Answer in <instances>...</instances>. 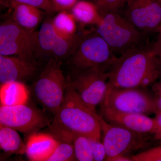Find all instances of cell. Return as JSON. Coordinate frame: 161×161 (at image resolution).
<instances>
[{
  "label": "cell",
  "instance_id": "obj_1",
  "mask_svg": "<svg viewBox=\"0 0 161 161\" xmlns=\"http://www.w3.org/2000/svg\"><path fill=\"white\" fill-rule=\"evenodd\" d=\"M108 74L105 95L119 89L152 85L161 77L160 59L154 43L144 44L120 55Z\"/></svg>",
  "mask_w": 161,
  "mask_h": 161
},
{
  "label": "cell",
  "instance_id": "obj_2",
  "mask_svg": "<svg viewBox=\"0 0 161 161\" xmlns=\"http://www.w3.org/2000/svg\"><path fill=\"white\" fill-rule=\"evenodd\" d=\"M48 127L60 141L72 143L75 135H83L101 140L100 116L80 99L67 80L66 92L61 107Z\"/></svg>",
  "mask_w": 161,
  "mask_h": 161
},
{
  "label": "cell",
  "instance_id": "obj_3",
  "mask_svg": "<svg viewBox=\"0 0 161 161\" xmlns=\"http://www.w3.org/2000/svg\"><path fill=\"white\" fill-rule=\"evenodd\" d=\"M61 66L60 60L51 59L31 88L38 103L54 115L63 103L66 92L67 80Z\"/></svg>",
  "mask_w": 161,
  "mask_h": 161
},
{
  "label": "cell",
  "instance_id": "obj_4",
  "mask_svg": "<svg viewBox=\"0 0 161 161\" xmlns=\"http://www.w3.org/2000/svg\"><path fill=\"white\" fill-rule=\"evenodd\" d=\"M96 31L108 43L114 53L122 54L144 45L146 35L136 28L118 11L102 15Z\"/></svg>",
  "mask_w": 161,
  "mask_h": 161
},
{
  "label": "cell",
  "instance_id": "obj_5",
  "mask_svg": "<svg viewBox=\"0 0 161 161\" xmlns=\"http://www.w3.org/2000/svg\"><path fill=\"white\" fill-rule=\"evenodd\" d=\"M71 63L74 71H81L95 67L110 68L117 57L96 31L81 37L74 52Z\"/></svg>",
  "mask_w": 161,
  "mask_h": 161
},
{
  "label": "cell",
  "instance_id": "obj_6",
  "mask_svg": "<svg viewBox=\"0 0 161 161\" xmlns=\"http://www.w3.org/2000/svg\"><path fill=\"white\" fill-rule=\"evenodd\" d=\"M109 69L106 67H95L74 72L72 77L67 80L84 103L95 112L104 98Z\"/></svg>",
  "mask_w": 161,
  "mask_h": 161
},
{
  "label": "cell",
  "instance_id": "obj_7",
  "mask_svg": "<svg viewBox=\"0 0 161 161\" xmlns=\"http://www.w3.org/2000/svg\"><path fill=\"white\" fill-rule=\"evenodd\" d=\"M38 49V31L25 29L12 19L1 23L0 55L34 58Z\"/></svg>",
  "mask_w": 161,
  "mask_h": 161
},
{
  "label": "cell",
  "instance_id": "obj_8",
  "mask_svg": "<svg viewBox=\"0 0 161 161\" xmlns=\"http://www.w3.org/2000/svg\"><path fill=\"white\" fill-rule=\"evenodd\" d=\"M130 88L114 90L105 95L101 106L123 113L147 115L158 110L154 97L142 89Z\"/></svg>",
  "mask_w": 161,
  "mask_h": 161
},
{
  "label": "cell",
  "instance_id": "obj_9",
  "mask_svg": "<svg viewBox=\"0 0 161 161\" xmlns=\"http://www.w3.org/2000/svg\"><path fill=\"white\" fill-rule=\"evenodd\" d=\"M100 123L103 133V143L105 147L107 161L126 156L130 152L143 146L145 139L142 133L110 124L100 116Z\"/></svg>",
  "mask_w": 161,
  "mask_h": 161
},
{
  "label": "cell",
  "instance_id": "obj_10",
  "mask_svg": "<svg viewBox=\"0 0 161 161\" xmlns=\"http://www.w3.org/2000/svg\"><path fill=\"white\" fill-rule=\"evenodd\" d=\"M49 118L41 111L26 103L0 108V126L31 134L49 126Z\"/></svg>",
  "mask_w": 161,
  "mask_h": 161
},
{
  "label": "cell",
  "instance_id": "obj_11",
  "mask_svg": "<svg viewBox=\"0 0 161 161\" xmlns=\"http://www.w3.org/2000/svg\"><path fill=\"white\" fill-rule=\"evenodd\" d=\"M125 17L144 35L161 29V3L157 0H127Z\"/></svg>",
  "mask_w": 161,
  "mask_h": 161
},
{
  "label": "cell",
  "instance_id": "obj_12",
  "mask_svg": "<svg viewBox=\"0 0 161 161\" xmlns=\"http://www.w3.org/2000/svg\"><path fill=\"white\" fill-rule=\"evenodd\" d=\"M80 38L77 36L70 38L62 36L56 31L51 21H47L38 31V51L40 50L45 54L60 60L74 53Z\"/></svg>",
  "mask_w": 161,
  "mask_h": 161
},
{
  "label": "cell",
  "instance_id": "obj_13",
  "mask_svg": "<svg viewBox=\"0 0 161 161\" xmlns=\"http://www.w3.org/2000/svg\"><path fill=\"white\" fill-rule=\"evenodd\" d=\"M38 67V63L34 58L0 55L1 85L27 80L36 73Z\"/></svg>",
  "mask_w": 161,
  "mask_h": 161
},
{
  "label": "cell",
  "instance_id": "obj_14",
  "mask_svg": "<svg viewBox=\"0 0 161 161\" xmlns=\"http://www.w3.org/2000/svg\"><path fill=\"white\" fill-rule=\"evenodd\" d=\"M101 111L102 117L108 122L115 125L142 134H153L155 130V119L148 117L147 115L123 113L103 106H101Z\"/></svg>",
  "mask_w": 161,
  "mask_h": 161
},
{
  "label": "cell",
  "instance_id": "obj_15",
  "mask_svg": "<svg viewBox=\"0 0 161 161\" xmlns=\"http://www.w3.org/2000/svg\"><path fill=\"white\" fill-rule=\"evenodd\" d=\"M59 141L47 133L37 132L30 134L25 144L27 158L32 161H46Z\"/></svg>",
  "mask_w": 161,
  "mask_h": 161
},
{
  "label": "cell",
  "instance_id": "obj_16",
  "mask_svg": "<svg viewBox=\"0 0 161 161\" xmlns=\"http://www.w3.org/2000/svg\"><path fill=\"white\" fill-rule=\"evenodd\" d=\"M12 19L25 29L34 30L42 19L41 9L28 4L14 2Z\"/></svg>",
  "mask_w": 161,
  "mask_h": 161
},
{
  "label": "cell",
  "instance_id": "obj_17",
  "mask_svg": "<svg viewBox=\"0 0 161 161\" xmlns=\"http://www.w3.org/2000/svg\"><path fill=\"white\" fill-rule=\"evenodd\" d=\"M28 95V90L23 82L13 81L1 85V105L14 106L26 103Z\"/></svg>",
  "mask_w": 161,
  "mask_h": 161
},
{
  "label": "cell",
  "instance_id": "obj_18",
  "mask_svg": "<svg viewBox=\"0 0 161 161\" xmlns=\"http://www.w3.org/2000/svg\"><path fill=\"white\" fill-rule=\"evenodd\" d=\"M71 10L76 21L83 25H97L101 19L97 6L92 2L78 1Z\"/></svg>",
  "mask_w": 161,
  "mask_h": 161
},
{
  "label": "cell",
  "instance_id": "obj_19",
  "mask_svg": "<svg viewBox=\"0 0 161 161\" xmlns=\"http://www.w3.org/2000/svg\"><path fill=\"white\" fill-rule=\"evenodd\" d=\"M0 147L8 154L26 153V144L18 131L9 127L0 126Z\"/></svg>",
  "mask_w": 161,
  "mask_h": 161
},
{
  "label": "cell",
  "instance_id": "obj_20",
  "mask_svg": "<svg viewBox=\"0 0 161 161\" xmlns=\"http://www.w3.org/2000/svg\"><path fill=\"white\" fill-rule=\"evenodd\" d=\"M76 22L71 13L67 10L59 11L51 21L56 31L62 36L68 38L76 36Z\"/></svg>",
  "mask_w": 161,
  "mask_h": 161
},
{
  "label": "cell",
  "instance_id": "obj_21",
  "mask_svg": "<svg viewBox=\"0 0 161 161\" xmlns=\"http://www.w3.org/2000/svg\"><path fill=\"white\" fill-rule=\"evenodd\" d=\"M76 160L94 161L90 146L89 138L83 135H75L72 137Z\"/></svg>",
  "mask_w": 161,
  "mask_h": 161
},
{
  "label": "cell",
  "instance_id": "obj_22",
  "mask_svg": "<svg viewBox=\"0 0 161 161\" xmlns=\"http://www.w3.org/2000/svg\"><path fill=\"white\" fill-rule=\"evenodd\" d=\"M76 161L73 144L60 141L53 152L46 161Z\"/></svg>",
  "mask_w": 161,
  "mask_h": 161
},
{
  "label": "cell",
  "instance_id": "obj_23",
  "mask_svg": "<svg viewBox=\"0 0 161 161\" xmlns=\"http://www.w3.org/2000/svg\"><path fill=\"white\" fill-rule=\"evenodd\" d=\"M101 15L111 12L118 11L126 4L127 0H92Z\"/></svg>",
  "mask_w": 161,
  "mask_h": 161
},
{
  "label": "cell",
  "instance_id": "obj_24",
  "mask_svg": "<svg viewBox=\"0 0 161 161\" xmlns=\"http://www.w3.org/2000/svg\"><path fill=\"white\" fill-rule=\"evenodd\" d=\"M132 161H161V146L130 157Z\"/></svg>",
  "mask_w": 161,
  "mask_h": 161
},
{
  "label": "cell",
  "instance_id": "obj_25",
  "mask_svg": "<svg viewBox=\"0 0 161 161\" xmlns=\"http://www.w3.org/2000/svg\"><path fill=\"white\" fill-rule=\"evenodd\" d=\"M90 146L94 161H102L106 159L105 147L101 140L89 138Z\"/></svg>",
  "mask_w": 161,
  "mask_h": 161
},
{
  "label": "cell",
  "instance_id": "obj_26",
  "mask_svg": "<svg viewBox=\"0 0 161 161\" xmlns=\"http://www.w3.org/2000/svg\"><path fill=\"white\" fill-rule=\"evenodd\" d=\"M14 1L36 6L41 10L50 13L57 11L51 0H14Z\"/></svg>",
  "mask_w": 161,
  "mask_h": 161
},
{
  "label": "cell",
  "instance_id": "obj_27",
  "mask_svg": "<svg viewBox=\"0 0 161 161\" xmlns=\"http://www.w3.org/2000/svg\"><path fill=\"white\" fill-rule=\"evenodd\" d=\"M57 11H63L71 9L78 0H51Z\"/></svg>",
  "mask_w": 161,
  "mask_h": 161
},
{
  "label": "cell",
  "instance_id": "obj_28",
  "mask_svg": "<svg viewBox=\"0 0 161 161\" xmlns=\"http://www.w3.org/2000/svg\"><path fill=\"white\" fill-rule=\"evenodd\" d=\"M153 97L158 110H161V79L151 85Z\"/></svg>",
  "mask_w": 161,
  "mask_h": 161
},
{
  "label": "cell",
  "instance_id": "obj_29",
  "mask_svg": "<svg viewBox=\"0 0 161 161\" xmlns=\"http://www.w3.org/2000/svg\"><path fill=\"white\" fill-rule=\"evenodd\" d=\"M155 114V128L153 135L155 140L161 141V110H158Z\"/></svg>",
  "mask_w": 161,
  "mask_h": 161
},
{
  "label": "cell",
  "instance_id": "obj_30",
  "mask_svg": "<svg viewBox=\"0 0 161 161\" xmlns=\"http://www.w3.org/2000/svg\"><path fill=\"white\" fill-rule=\"evenodd\" d=\"M14 2V0H0L1 5L11 6V7H12Z\"/></svg>",
  "mask_w": 161,
  "mask_h": 161
},
{
  "label": "cell",
  "instance_id": "obj_31",
  "mask_svg": "<svg viewBox=\"0 0 161 161\" xmlns=\"http://www.w3.org/2000/svg\"><path fill=\"white\" fill-rule=\"evenodd\" d=\"M158 34V38L157 40L155 43L156 44L157 46L161 48V29L160 31L159 32Z\"/></svg>",
  "mask_w": 161,
  "mask_h": 161
},
{
  "label": "cell",
  "instance_id": "obj_32",
  "mask_svg": "<svg viewBox=\"0 0 161 161\" xmlns=\"http://www.w3.org/2000/svg\"><path fill=\"white\" fill-rule=\"evenodd\" d=\"M155 46L156 48H157V50L158 52V53L159 55V57L161 61V77L160 78L161 79V48L159 47H158L155 44Z\"/></svg>",
  "mask_w": 161,
  "mask_h": 161
},
{
  "label": "cell",
  "instance_id": "obj_33",
  "mask_svg": "<svg viewBox=\"0 0 161 161\" xmlns=\"http://www.w3.org/2000/svg\"><path fill=\"white\" fill-rule=\"evenodd\" d=\"M157 1H158L159 2H161V0H157Z\"/></svg>",
  "mask_w": 161,
  "mask_h": 161
},
{
  "label": "cell",
  "instance_id": "obj_34",
  "mask_svg": "<svg viewBox=\"0 0 161 161\" xmlns=\"http://www.w3.org/2000/svg\"><path fill=\"white\" fill-rule=\"evenodd\" d=\"M160 142H161V141H160Z\"/></svg>",
  "mask_w": 161,
  "mask_h": 161
}]
</instances>
